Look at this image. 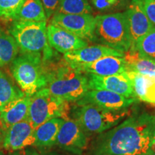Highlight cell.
I'll list each match as a JSON object with an SVG mask.
<instances>
[{
  "label": "cell",
  "mask_w": 155,
  "mask_h": 155,
  "mask_svg": "<svg viewBox=\"0 0 155 155\" xmlns=\"http://www.w3.org/2000/svg\"><path fill=\"white\" fill-rule=\"evenodd\" d=\"M131 114L91 144V155H152L155 113L134 108Z\"/></svg>",
  "instance_id": "6da1fadb"
},
{
  "label": "cell",
  "mask_w": 155,
  "mask_h": 155,
  "mask_svg": "<svg viewBox=\"0 0 155 155\" xmlns=\"http://www.w3.org/2000/svg\"><path fill=\"white\" fill-rule=\"evenodd\" d=\"M55 57L46 61L45 88L65 101L77 102L90 90L87 75L71 66L64 58L57 60Z\"/></svg>",
  "instance_id": "7a4b0ae2"
},
{
  "label": "cell",
  "mask_w": 155,
  "mask_h": 155,
  "mask_svg": "<svg viewBox=\"0 0 155 155\" xmlns=\"http://www.w3.org/2000/svg\"><path fill=\"white\" fill-rule=\"evenodd\" d=\"M10 71L17 86L32 97L47 86L46 60L40 53H20L10 64Z\"/></svg>",
  "instance_id": "3957f363"
},
{
  "label": "cell",
  "mask_w": 155,
  "mask_h": 155,
  "mask_svg": "<svg viewBox=\"0 0 155 155\" xmlns=\"http://www.w3.org/2000/svg\"><path fill=\"white\" fill-rule=\"evenodd\" d=\"M131 112L132 110L128 108L112 111L91 104H75L70 111V118L76 122L88 137H91L111 129L127 118Z\"/></svg>",
  "instance_id": "277c9868"
},
{
  "label": "cell",
  "mask_w": 155,
  "mask_h": 155,
  "mask_svg": "<svg viewBox=\"0 0 155 155\" xmlns=\"http://www.w3.org/2000/svg\"><path fill=\"white\" fill-rule=\"evenodd\" d=\"M96 18L94 42L126 53L130 50L131 39L127 13L98 15Z\"/></svg>",
  "instance_id": "5b68a950"
},
{
  "label": "cell",
  "mask_w": 155,
  "mask_h": 155,
  "mask_svg": "<svg viewBox=\"0 0 155 155\" xmlns=\"http://www.w3.org/2000/svg\"><path fill=\"white\" fill-rule=\"evenodd\" d=\"M8 32L17 42L20 53H40L46 61L55 55L47 38V22L12 21Z\"/></svg>",
  "instance_id": "8992f818"
},
{
  "label": "cell",
  "mask_w": 155,
  "mask_h": 155,
  "mask_svg": "<svg viewBox=\"0 0 155 155\" xmlns=\"http://www.w3.org/2000/svg\"><path fill=\"white\" fill-rule=\"evenodd\" d=\"M69 108L68 102L53 96L47 88H43L31 97L28 119L36 129L54 118L68 119Z\"/></svg>",
  "instance_id": "52a82bcc"
},
{
  "label": "cell",
  "mask_w": 155,
  "mask_h": 155,
  "mask_svg": "<svg viewBox=\"0 0 155 155\" xmlns=\"http://www.w3.org/2000/svg\"><path fill=\"white\" fill-rule=\"evenodd\" d=\"M50 24L86 41L94 42L96 18L91 14L64 15L55 12L50 19Z\"/></svg>",
  "instance_id": "ba28073f"
},
{
  "label": "cell",
  "mask_w": 155,
  "mask_h": 155,
  "mask_svg": "<svg viewBox=\"0 0 155 155\" xmlns=\"http://www.w3.org/2000/svg\"><path fill=\"white\" fill-rule=\"evenodd\" d=\"M88 137L71 118L65 119L58 132L55 146L75 155H81L88 148Z\"/></svg>",
  "instance_id": "9c48e42d"
},
{
  "label": "cell",
  "mask_w": 155,
  "mask_h": 155,
  "mask_svg": "<svg viewBox=\"0 0 155 155\" xmlns=\"http://www.w3.org/2000/svg\"><path fill=\"white\" fill-rule=\"evenodd\" d=\"M138 100L126 98L116 93L104 90H89L81 99L75 102L76 105L91 104L112 111L127 109L137 104Z\"/></svg>",
  "instance_id": "30bf717a"
},
{
  "label": "cell",
  "mask_w": 155,
  "mask_h": 155,
  "mask_svg": "<svg viewBox=\"0 0 155 155\" xmlns=\"http://www.w3.org/2000/svg\"><path fill=\"white\" fill-rule=\"evenodd\" d=\"M35 129L28 120L12 125L4 131L2 147L13 152L33 147L35 141Z\"/></svg>",
  "instance_id": "8fae6325"
},
{
  "label": "cell",
  "mask_w": 155,
  "mask_h": 155,
  "mask_svg": "<svg viewBox=\"0 0 155 155\" xmlns=\"http://www.w3.org/2000/svg\"><path fill=\"white\" fill-rule=\"evenodd\" d=\"M86 75L88 79V87L90 90L108 91L122 95L126 98L137 99L134 94L132 84L126 72L119 75L108 76Z\"/></svg>",
  "instance_id": "7c38bea8"
},
{
  "label": "cell",
  "mask_w": 155,
  "mask_h": 155,
  "mask_svg": "<svg viewBox=\"0 0 155 155\" xmlns=\"http://www.w3.org/2000/svg\"><path fill=\"white\" fill-rule=\"evenodd\" d=\"M126 13L131 39V46L129 51L137 52V45L141 39L154 28V25L150 22L136 0L131 1L129 7L126 10Z\"/></svg>",
  "instance_id": "4fadbf2b"
},
{
  "label": "cell",
  "mask_w": 155,
  "mask_h": 155,
  "mask_svg": "<svg viewBox=\"0 0 155 155\" xmlns=\"http://www.w3.org/2000/svg\"><path fill=\"white\" fill-rule=\"evenodd\" d=\"M47 38L50 47L63 54L88 46L86 40L52 24L47 26Z\"/></svg>",
  "instance_id": "5bb4252c"
},
{
  "label": "cell",
  "mask_w": 155,
  "mask_h": 155,
  "mask_svg": "<svg viewBox=\"0 0 155 155\" xmlns=\"http://www.w3.org/2000/svg\"><path fill=\"white\" fill-rule=\"evenodd\" d=\"M125 53L101 45L86 46L64 54L63 58L72 66L94 63L106 56L124 57Z\"/></svg>",
  "instance_id": "9a60e30c"
},
{
  "label": "cell",
  "mask_w": 155,
  "mask_h": 155,
  "mask_svg": "<svg viewBox=\"0 0 155 155\" xmlns=\"http://www.w3.org/2000/svg\"><path fill=\"white\" fill-rule=\"evenodd\" d=\"M72 67L86 74L99 76L119 75L127 71V63L124 58L116 56H106L94 63Z\"/></svg>",
  "instance_id": "2e32d148"
},
{
  "label": "cell",
  "mask_w": 155,
  "mask_h": 155,
  "mask_svg": "<svg viewBox=\"0 0 155 155\" xmlns=\"http://www.w3.org/2000/svg\"><path fill=\"white\" fill-rule=\"evenodd\" d=\"M30 101L31 97L25 95L0 109V126L3 131L15 124L29 119Z\"/></svg>",
  "instance_id": "e0dca14e"
},
{
  "label": "cell",
  "mask_w": 155,
  "mask_h": 155,
  "mask_svg": "<svg viewBox=\"0 0 155 155\" xmlns=\"http://www.w3.org/2000/svg\"><path fill=\"white\" fill-rule=\"evenodd\" d=\"M132 84L134 94L138 101L155 104V77L134 71H126Z\"/></svg>",
  "instance_id": "ac0fdd59"
},
{
  "label": "cell",
  "mask_w": 155,
  "mask_h": 155,
  "mask_svg": "<svg viewBox=\"0 0 155 155\" xmlns=\"http://www.w3.org/2000/svg\"><path fill=\"white\" fill-rule=\"evenodd\" d=\"M64 121L65 119L62 118H54L36 128L33 147L40 150H47L55 146L58 132Z\"/></svg>",
  "instance_id": "d6986e66"
},
{
  "label": "cell",
  "mask_w": 155,
  "mask_h": 155,
  "mask_svg": "<svg viewBox=\"0 0 155 155\" xmlns=\"http://www.w3.org/2000/svg\"><path fill=\"white\" fill-rule=\"evenodd\" d=\"M12 76L0 68V109L13 101L25 96Z\"/></svg>",
  "instance_id": "ffe728a7"
},
{
  "label": "cell",
  "mask_w": 155,
  "mask_h": 155,
  "mask_svg": "<svg viewBox=\"0 0 155 155\" xmlns=\"http://www.w3.org/2000/svg\"><path fill=\"white\" fill-rule=\"evenodd\" d=\"M14 20L47 22L48 19L41 0H25Z\"/></svg>",
  "instance_id": "44dd1931"
},
{
  "label": "cell",
  "mask_w": 155,
  "mask_h": 155,
  "mask_svg": "<svg viewBox=\"0 0 155 155\" xmlns=\"http://www.w3.org/2000/svg\"><path fill=\"white\" fill-rule=\"evenodd\" d=\"M19 49L10 33L0 27V68L10 65L17 57Z\"/></svg>",
  "instance_id": "7402d4cb"
},
{
  "label": "cell",
  "mask_w": 155,
  "mask_h": 155,
  "mask_svg": "<svg viewBox=\"0 0 155 155\" xmlns=\"http://www.w3.org/2000/svg\"><path fill=\"white\" fill-rule=\"evenodd\" d=\"M127 71H134L143 75L155 77V61L141 57L138 52L128 51L125 53Z\"/></svg>",
  "instance_id": "603a6c76"
},
{
  "label": "cell",
  "mask_w": 155,
  "mask_h": 155,
  "mask_svg": "<svg viewBox=\"0 0 155 155\" xmlns=\"http://www.w3.org/2000/svg\"><path fill=\"white\" fill-rule=\"evenodd\" d=\"M92 7L88 0H60L55 12L64 15L91 14Z\"/></svg>",
  "instance_id": "cb8c5ba5"
},
{
  "label": "cell",
  "mask_w": 155,
  "mask_h": 155,
  "mask_svg": "<svg viewBox=\"0 0 155 155\" xmlns=\"http://www.w3.org/2000/svg\"><path fill=\"white\" fill-rule=\"evenodd\" d=\"M94 8L98 12L113 14L127 10L132 0H90Z\"/></svg>",
  "instance_id": "d4e9b609"
},
{
  "label": "cell",
  "mask_w": 155,
  "mask_h": 155,
  "mask_svg": "<svg viewBox=\"0 0 155 155\" xmlns=\"http://www.w3.org/2000/svg\"><path fill=\"white\" fill-rule=\"evenodd\" d=\"M137 51L141 57L155 61V27L141 39L137 45Z\"/></svg>",
  "instance_id": "484cf974"
},
{
  "label": "cell",
  "mask_w": 155,
  "mask_h": 155,
  "mask_svg": "<svg viewBox=\"0 0 155 155\" xmlns=\"http://www.w3.org/2000/svg\"><path fill=\"white\" fill-rule=\"evenodd\" d=\"M25 0H0V19L13 21Z\"/></svg>",
  "instance_id": "4316f807"
},
{
  "label": "cell",
  "mask_w": 155,
  "mask_h": 155,
  "mask_svg": "<svg viewBox=\"0 0 155 155\" xmlns=\"http://www.w3.org/2000/svg\"><path fill=\"white\" fill-rule=\"evenodd\" d=\"M150 22L155 27V0H136Z\"/></svg>",
  "instance_id": "83f0119b"
},
{
  "label": "cell",
  "mask_w": 155,
  "mask_h": 155,
  "mask_svg": "<svg viewBox=\"0 0 155 155\" xmlns=\"http://www.w3.org/2000/svg\"><path fill=\"white\" fill-rule=\"evenodd\" d=\"M45 11L47 19H49L55 12L60 0H41Z\"/></svg>",
  "instance_id": "f1b7e54d"
},
{
  "label": "cell",
  "mask_w": 155,
  "mask_h": 155,
  "mask_svg": "<svg viewBox=\"0 0 155 155\" xmlns=\"http://www.w3.org/2000/svg\"><path fill=\"white\" fill-rule=\"evenodd\" d=\"M9 155H40L34 147H29L24 150L9 153Z\"/></svg>",
  "instance_id": "f546056e"
},
{
  "label": "cell",
  "mask_w": 155,
  "mask_h": 155,
  "mask_svg": "<svg viewBox=\"0 0 155 155\" xmlns=\"http://www.w3.org/2000/svg\"><path fill=\"white\" fill-rule=\"evenodd\" d=\"M40 152V155H65L63 154V153L58 152L57 151H53V150H41Z\"/></svg>",
  "instance_id": "4dcf8cb0"
},
{
  "label": "cell",
  "mask_w": 155,
  "mask_h": 155,
  "mask_svg": "<svg viewBox=\"0 0 155 155\" xmlns=\"http://www.w3.org/2000/svg\"><path fill=\"white\" fill-rule=\"evenodd\" d=\"M3 139H4V131L2 130V129L1 126H0V147L2 146Z\"/></svg>",
  "instance_id": "1f68e13d"
},
{
  "label": "cell",
  "mask_w": 155,
  "mask_h": 155,
  "mask_svg": "<svg viewBox=\"0 0 155 155\" xmlns=\"http://www.w3.org/2000/svg\"><path fill=\"white\" fill-rule=\"evenodd\" d=\"M0 155H6V154H5V153H4L3 151L0 150Z\"/></svg>",
  "instance_id": "d6a6232c"
}]
</instances>
